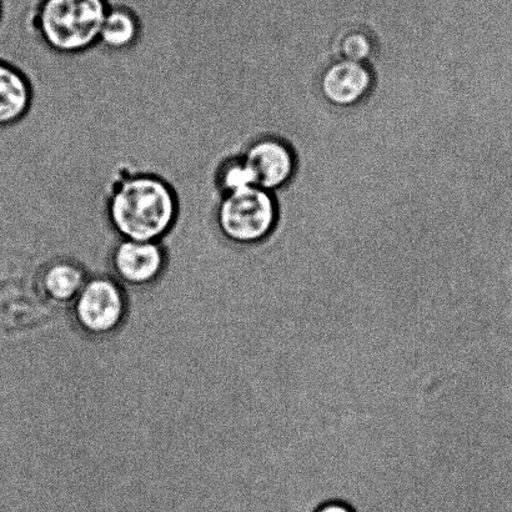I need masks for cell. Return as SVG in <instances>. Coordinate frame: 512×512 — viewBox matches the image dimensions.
Wrapping results in <instances>:
<instances>
[{
  "label": "cell",
  "instance_id": "6da1fadb",
  "mask_svg": "<svg viewBox=\"0 0 512 512\" xmlns=\"http://www.w3.org/2000/svg\"><path fill=\"white\" fill-rule=\"evenodd\" d=\"M108 210L110 223L120 239L160 242L173 228L178 203L167 183L142 174L118 185Z\"/></svg>",
  "mask_w": 512,
  "mask_h": 512
},
{
  "label": "cell",
  "instance_id": "7a4b0ae2",
  "mask_svg": "<svg viewBox=\"0 0 512 512\" xmlns=\"http://www.w3.org/2000/svg\"><path fill=\"white\" fill-rule=\"evenodd\" d=\"M108 9L105 0H44L38 30L54 52H85L98 43Z\"/></svg>",
  "mask_w": 512,
  "mask_h": 512
},
{
  "label": "cell",
  "instance_id": "3957f363",
  "mask_svg": "<svg viewBox=\"0 0 512 512\" xmlns=\"http://www.w3.org/2000/svg\"><path fill=\"white\" fill-rule=\"evenodd\" d=\"M279 224L275 194L258 187L225 194L218 209V225L225 238L238 245L264 243Z\"/></svg>",
  "mask_w": 512,
  "mask_h": 512
},
{
  "label": "cell",
  "instance_id": "277c9868",
  "mask_svg": "<svg viewBox=\"0 0 512 512\" xmlns=\"http://www.w3.org/2000/svg\"><path fill=\"white\" fill-rule=\"evenodd\" d=\"M128 301L123 285L112 274L92 275L74 301L78 324L89 334L113 333L123 324Z\"/></svg>",
  "mask_w": 512,
  "mask_h": 512
},
{
  "label": "cell",
  "instance_id": "5b68a950",
  "mask_svg": "<svg viewBox=\"0 0 512 512\" xmlns=\"http://www.w3.org/2000/svg\"><path fill=\"white\" fill-rule=\"evenodd\" d=\"M256 187L276 194L286 187L295 172V157L284 139H256L243 154Z\"/></svg>",
  "mask_w": 512,
  "mask_h": 512
},
{
  "label": "cell",
  "instance_id": "8992f818",
  "mask_svg": "<svg viewBox=\"0 0 512 512\" xmlns=\"http://www.w3.org/2000/svg\"><path fill=\"white\" fill-rule=\"evenodd\" d=\"M165 252L160 242L120 239L112 255V275L128 285H148L162 275Z\"/></svg>",
  "mask_w": 512,
  "mask_h": 512
},
{
  "label": "cell",
  "instance_id": "52a82bcc",
  "mask_svg": "<svg viewBox=\"0 0 512 512\" xmlns=\"http://www.w3.org/2000/svg\"><path fill=\"white\" fill-rule=\"evenodd\" d=\"M373 74L365 63L339 59L321 74V95L334 107L349 108L368 97Z\"/></svg>",
  "mask_w": 512,
  "mask_h": 512
},
{
  "label": "cell",
  "instance_id": "ba28073f",
  "mask_svg": "<svg viewBox=\"0 0 512 512\" xmlns=\"http://www.w3.org/2000/svg\"><path fill=\"white\" fill-rule=\"evenodd\" d=\"M37 276L50 299L59 303H74L92 274L78 261L54 258L38 266Z\"/></svg>",
  "mask_w": 512,
  "mask_h": 512
},
{
  "label": "cell",
  "instance_id": "9c48e42d",
  "mask_svg": "<svg viewBox=\"0 0 512 512\" xmlns=\"http://www.w3.org/2000/svg\"><path fill=\"white\" fill-rule=\"evenodd\" d=\"M32 92L17 69L0 62V128L18 123L27 114Z\"/></svg>",
  "mask_w": 512,
  "mask_h": 512
},
{
  "label": "cell",
  "instance_id": "30bf717a",
  "mask_svg": "<svg viewBox=\"0 0 512 512\" xmlns=\"http://www.w3.org/2000/svg\"><path fill=\"white\" fill-rule=\"evenodd\" d=\"M138 37L139 24L133 13L124 8H109L95 45L107 52L120 53L132 48Z\"/></svg>",
  "mask_w": 512,
  "mask_h": 512
},
{
  "label": "cell",
  "instance_id": "8fae6325",
  "mask_svg": "<svg viewBox=\"0 0 512 512\" xmlns=\"http://www.w3.org/2000/svg\"><path fill=\"white\" fill-rule=\"evenodd\" d=\"M217 187L222 198L225 194L237 192V190L256 187L253 174L245 163L243 155L223 164L218 173Z\"/></svg>",
  "mask_w": 512,
  "mask_h": 512
},
{
  "label": "cell",
  "instance_id": "7c38bea8",
  "mask_svg": "<svg viewBox=\"0 0 512 512\" xmlns=\"http://www.w3.org/2000/svg\"><path fill=\"white\" fill-rule=\"evenodd\" d=\"M373 52V43L368 33L361 29L345 30L338 43L340 59L365 63Z\"/></svg>",
  "mask_w": 512,
  "mask_h": 512
},
{
  "label": "cell",
  "instance_id": "4fadbf2b",
  "mask_svg": "<svg viewBox=\"0 0 512 512\" xmlns=\"http://www.w3.org/2000/svg\"><path fill=\"white\" fill-rule=\"evenodd\" d=\"M313 512H358L353 505L343 500H326L320 503Z\"/></svg>",
  "mask_w": 512,
  "mask_h": 512
},
{
  "label": "cell",
  "instance_id": "5bb4252c",
  "mask_svg": "<svg viewBox=\"0 0 512 512\" xmlns=\"http://www.w3.org/2000/svg\"><path fill=\"white\" fill-rule=\"evenodd\" d=\"M42 295H43V289H42ZM40 300H42V296H40ZM39 309H40V303H39ZM38 319H39V310H38ZM38 319H37V330H38Z\"/></svg>",
  "mask_w": 512,
  "mask_h": 512
}]
</instances>
